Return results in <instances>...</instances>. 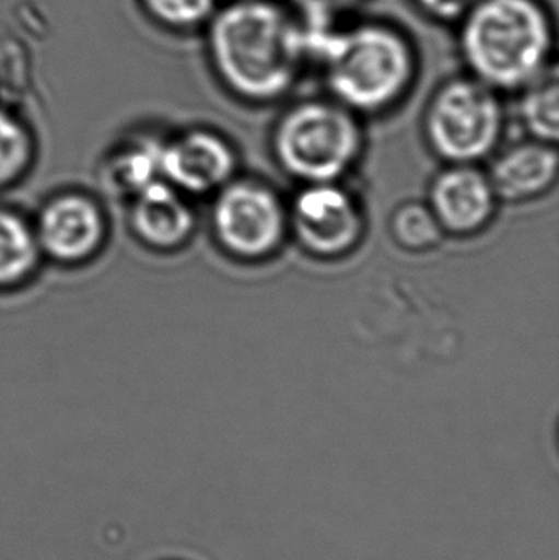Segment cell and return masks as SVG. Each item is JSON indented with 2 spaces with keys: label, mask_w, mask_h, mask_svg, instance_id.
Segmentation results:
<instances>
[{
  "label": "cell",
  "mask_w": 559,
  "mask_h": 560,
  "mask_svg": "<svg viewBox=\"0 0 559 560\" xmlns=\"http://www.w3.org/2000/svg\"><path fill=\"white\" fill-rule=\"evenodd\" d=\"M206 30L217 79L246 104L282 101L312 66L308 35L279 0L220 3Z\"/></svg>",
  "instance_id": "obj_1"
},
{
  "label": "cell",
  "mask_w": 559,
  "mask_h": 560,
  "mask_svg": "<svg viewBox=\"0 0 559 560\" xmlns=\"http://www.w3.org/2000/svg\"><path fill=\"white\" fill-rule=\"evenodd\" d=\"M308 42L328 97L357 115L391 110L419 78L420 52L412 36L381 16L358 15Z\"/></svg>",
  "instance_id": "obj_2"
},
{
  "label": "cell",
  "mask_w": 559,
  "mask_h": 560,
  "mask_svg": "<svg viewBox=\"0 0 559 560\" xmlns=\"http://www.w3.org/2000/svg\"><path fill=\"white\" fill-rule=\"evenodd\" d=\"M466 74L517 94L557 65V22L545 0H476L455 23Z\"/></svg>",
  "instance_id": "obj_3"
},
{
  "label": "cell",
  "mask_w": 559,
  "mask_h": 560,
  "mask_svg": "<svg viewBox=\"0 0 559 560\" xmlns=\"http://www.w3.org/2000/svg\"><path fill=\"white\" fill-rule=\"evenodd\" d=\"M271 141L282 171L305 186L340 183L363 153L364 133L360 115L327 95L289 105Z\"/></svg>",
  "instance_id": "obj_4"
},
{
  "label": "cell",
  "mask_w": 559,
  "mask_h": 560,
  "mask_svg": "<svg viewBox=\"0 0 559 560\" xmlns=\"http://www.w3.org/2000/svg\"><path fill=\"white\" fill-rule=\"evenodd\" d=\"M504 127L502 94L466 72L443 81L423 114L427 143L450 164H476L491 156Z\"/></svg>",
  "instance_id": "obj_5"
},
{
  "label": "cell",
  "mask_w": 559,
  "mask_h": 560,
  "mask_svg": "<svg viewBox=\"0 0 559 560\" xmlns=\"http://www.w3.org/2000/svg\"><path fill=\"white\" fill-rule=\"evenodd\" d=\"M212 230L229 255L259 261L281 248L289 230V212L268 184L233 177L217 190Z\"/></svg>",
  "instance_id": "obj_6"
},
{
  "label": "cell",
  "mask_w": 559,
  "mask_h": 560,
  "mask_svg": "<svg viewBox=\"0 0 559 560\" xmlns=\"http://www.w3.org/2000/svg\"><path fill=\"white\" fill-rule=\"evenodd\" d=\"M288 212L289 230L315 258H341L363 238L360 203L340 183L305 184Z\"/></svg>",
  "instance_id": "obj_7"
},
{
  "label": "cell",
  "mask_w": 559,
  "mask_h": 560,
  "mask_svg": "<svg viewBox=\"0 0 559 560\" xmlns=\"http://www.w3.org/2000/svg\"><path fill=\"white\" fill-rule=\"evenodd\" d=\"M236 154L222 135L190 130L164 141L161 177L186 196L217 192L235 177Z\"/></svg>",
  "instance_id": "obj_8"
},
{
  "label": "cell",
  "mask_w": 559,
  "mask_h": 560,
  "mask_svg": "<svg viewBox=\"0 0 559 560\" xmlns=\"http://www.w3.org/2000/svg\"><path fill=\"white\" fill-rule=\"evenodd\" d=\"M33 230L39 252L55 261L72 265L97 252L105 222L94 200L81 194H65L43 207Z\"/></svg>",
  "instance_id": "obj_9"
},
{
  "label": "cell",
  "mask_w": 559,
  "mask_h": 560,
  "mask_svg": "<svg viewBox=\"0 0 559 560\" xmlns=\"http://www.w3.org/2000/svg\"><path fill=\"white\" fill-rule=\"evenodd\" d=\"M496 206L494 187L475 164H450L430 187L429 207L443 232L452 235L481 232L494 217Z\"/></svg>",
  "instance_id": "obj_10"
},
{
  "label": "cell",
  "mask_w": 559,
  "mask_h": 560,
  "mask_svg": "<svg viewBox=\"0 0 559 560\" xmlns=\"http://www.w3.org/2000/svg\"><path fill=\"white\" fill-rule=\"evenodd\" d=\"M130 219L138 238L160 249L177 248L196 229L186 194L163 179L135 194Z\"/></svg>",
  "instance_id": "obj_11"
},
{
  "label": "cell",
  "mask_w": 559,
  "mask_h": 560,
  "mask_svg": "<svg viewBox=\"0 0 559 560\" xmlns=\"http://www.w3.org/2000/svg\"><path fill=\"white\" fill-rule=\"evenodd\" d=\"M488 177L498 200L537 199L557 183V148L538 140L515 144L496 158Z\"/></svg>",
  "instance_id": "obj_12"
},
{
  "label": "cell",
  "mask_w": 559,
  "mask_h": 560,
  "mask_svg": "<svg viewBox=\"0 0 559 560\" xmlns=\"http://www.w3.org/2000/svg\"><path fill=\"white\" fill-rule=\"evenodd\" d=\"M519 94V117L532 140L557 144L559 137L558 62Z\"/></svg>",
  "instance_id": "obj_13"
},
{
  "label": "cell",
  "mask_w": 559,
  "mask_h": 560,
  "mask_svg": "<svg viewBox=\"0 0 559 560\" xmlns=\"http://www.w3.org/2000/svg\"><path fill=\"white\" fill-rule=\"evenodd\" d=\"M35 230L22 217L0 209V287L28 278L38 265Z\"/></svg>",
  "instance_id": "obj_14"
},
{
  "label": "cell",
  "mask_w": 559,
  "mask_h": 560,
  "mask_svg": "<svg viewBox=\"0 0 559 560\" xmlns=\"http://www.w3.org/2000/svg\"><path fill=\"white\" fill-rule=\"evenodd\" d=\"M164 141L138 140L121 148L110 163L112 184L131 197L161 177Z\"/></svg>",
  "instance_id": "obj_15"
},
{
  "label": "cell",
  "mask_w": 559,
  "mask_h": 560,
  "mask_svg": "<svg viewBox=\"0 0 559 560\" xmlns=\"http://www.w3.org/2000/svg\"><path fill=\"white\" fill-rule=\"evenodd\" d=\"M391 232L407 252H429L443 238V229L429 203L407 202L394 212Z\"/></svg>",
  "instance_id": "obj_16"
},
{
  "label": "cell",
  "mask_w": 559,
  "mask_h": 560,
  "mask_svg": "<svg viewBox=\"0 0 559 560\" xmlns=\"http://www.w3.org/2000/svg\"><path fill=\"white\" fill-rule=\"evenodd\" d=\"M284 3L304 26L308 39H314L357 19L368 0H284Z\"/></svg>",
  "instance_id": "obj_17"
},
{
  "label": "cell",
  "mask_w": 559,
  "mask_h": 560,
  "mask_svg": "<svg viewBox=\"0 0 559 560\" xmlns=\"http://www.w3.org/2000/svg\"><path fill=\"white\" fill-rule=\"evenodd\" d=\"M32 160V138L9 112L0 110V189L25 173Z\"/></svg>",
  "instance_id": "obj_18"
},
{
  "label": "cell",
  "mask_w": 559,
  "mask_h": 560,
  "mask_svg": "<svg viewBox=\"0 0 559 560\" xmlns=\"http://www.w3.org/2000/svg\"><path fill=\"white\" fill-rule=\"evenodd\" d=\"M160 22L179 30L199 28L216 15L219 0H144Z\"/></svg>",
  "instance_id": "obj_19"
},
{
  "label": "cell",
  "mask_w": 559,
  "mask_h": 560,
  "mask_svg": "<svg viewBox=\"0 0 559 560\" xmlns=\"http://www.w3.org/2000/svg\"><path fill=\"white\" fill-rule=\"evenodd\" d=\"M417 12L440 25H455L476 0H407Z\"/></svg>",
  "instance_id": "obj_20"
},
{
  "label": "cell",
  "mask_w": 559,
  "mask_h": 560,
  "mask_svg": "<svg viewBox=\"0 0 559 560\" xmlns=\"http://www.w3.org/2000/svg\"><path fill=\"white\" fill-rule=\"evenodd\" d=\"M167 560H186V559H167Z\"/></svg>",
  "instance_id": "obj_21"
}]
</instances>
